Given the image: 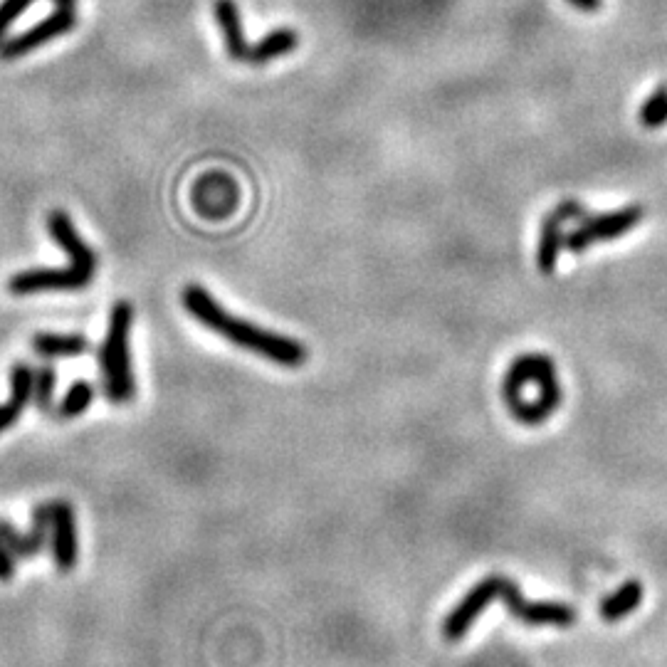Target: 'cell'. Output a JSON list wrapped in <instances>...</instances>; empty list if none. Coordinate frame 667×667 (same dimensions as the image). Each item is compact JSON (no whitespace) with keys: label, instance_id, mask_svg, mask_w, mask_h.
Wrapping results in <instances>:
<instances>
[{"label":"cell","instance_id":"obj_1","mask_svg":"<svg viewBox=\"0 0 667 667\" xmlns=\"http://www.w3.org/2000/svg\"><path fill=\"white\" fill-rule=\"evenodd\" d=\"M181 302L196 322H201L213 334L223 336L225 341H230L238 349L262 356V359L285 366V369H299V366L307 364L309 351L302 341L285 334L267 332V329L257 327L248 319L233 317L206 287L196 285V282L183 287Z\"/></svg>","mask_w":667,"mask_h":667},{"label":"cell","instance_id":"obj_2","mask_svg":"<svg viewBox=\"0 0 667 667\" xmlns=\"http://www.w3.org/2000/svg\"><path fill=\"white\" fill-rule=\"evenodd\" d=\"M502 398L519 423L542 425L559 411L564 398L554 361L546 354L517 356L504 374Z\"/></svg>","mask_w":667,"mask_h":667},{"label":"cell","instance_id":"obj_3","mask_svg":"<svg viewBox=\"0 0 667 667\" xmlns=\"http://www.w3.org/2000/svg\"><path fill=\"white\" fill-rule=\"evenodd\" d=\"M134 322V307L131 302H117L109 314V329L104 336L102 351H99V366H102V386L114 406H126L136 393L134 371H131L129 334Z\"/></svg>","mask_w":667,"mask_h":667},{"label":"cell","instance_id":"obj_4","mask_svg":"<svg viewBox=\"0 0 667 667\" xmlns=\"http://www.w3.org/2000/svg\"><path fill=\"white\" fill-rule=\"evenodd\" d=\"M495 591V598H502L504 608L517 618L519 623L529 628H571L579 613L561 601H527L519 591L517 581L507 579L502 574L487 576Z\"/></svg>","mask_w":667,"mask_h":667},{"label":"cell","instance_id":"obj_5","mask_svg":"<svg viewBox=\"0 0 667 667\" xmlns=\"http://www.w3.org/2000/svg\"><path fill=\"white\" fill-rule=\"evenodd\" d=\"M645 220V208L640 203L633 206H623L618 210H608V213H596L581 218L576 228H571L564 238V250L581 255V252L591 250L593 245L608 243V240H618L628 235L630 230L638 228Z\"/></svg>","mask_w":667,"mask_h":667},{"label":"cell","instance_id":"obj_6","mask_svg":"<svg viewBox=\"0 0 667 667\" xmlns=\"http://www.w3.org/2000/svg\"><path fill=\"white\" fill-rule=\"evenodd\" d=\"M94 275L97 272L84 270L75 262H70V267H33L10 277L8 290L15 297L42 292H77L84 290L94 280Z\"/></svg>","mask_w":667,"mask_h":667},{"label":"cell","instance_id":"obj_7","mask_svg":"<svg viewBox=\"0 0 667 667\" xmlns=\"http://www.w3.org/2000/svg\"><path fill=\"white\" fill-rule=\"evenodd\" d=\"M75 25H77L75 8H57L55 13L47 15L45 20H40L38 25L28 28L25 33L13 35V38L0 42V60L5 62L20 60V57L30 55V52H35L38 47L47 45V42L67 35Z\"/></svg>","mask_w":667,"mask_h":667},{"label":"cell","instance_id":"obj_8","mask_svg":"<svg viewBox=\"0 0 667 667\" xmlns=\"http://www.w3.org/2000/svg\"><path fill=\"white\" fill-rule=\"evenodd\" d=\"M586 213V206L579 201H564L559 203L549 215L544 218L542 230H539L537 243V267L544 277H551L559 265L561 250H564V225L581 220Z\"/></svg>","mask_w":667,"mask_h":667},{"label":"cell","instance_id":"obj_9","mask_svg":"<svg viewBox=\"0 0 667 667\" xmlns=\"http://www.w3.org/2000/svg\"><path fill=\"white\" fill-rule=\"evenodd\" d=\"M50 551L60 574L75 571L80 561V537H77L75 509L65 500L50 502Z\"/></svg>","mask_w":667,"mask_h":667},{"label":"cell","instance_id":"obj_10","mask_svg":"<svg viewBox=\"0 0 667 667\" xmlns=\"http://www.w3.org/2000/svg\"><path fill=\"white\" fill-rule=\"evenodd\" d=\"M0 539L8 546L15 559H33L42 549L50 546V502H42L33 509V527L28 534L18 532L10 522L0 519Z\"/></svg>","mask_w":667,"mask_h":667},{"label":"cell","instance_id":"obj_11","mask_svg":"<svg viewBox=\"0 0 667 667\" xmlns=\"http://www.w3.org/2000/svg\"><path fill=\"white\" fill-rule=\"evenodd\" d=\"M47 233L70 255V262L84 267V270L97 272V255H94V250L80 238L75 223H72L65 210H52V213L47 215Z\"/></svg>","mask_w":667,"mask_h":667},{"label":"cell","instance_id":"obj_12","mask_svg":"<svg viewBox=\"0 0 667 667\" xmlns=\"http://www.w3.org/2000/svg\"><path fill=\"white\" fill-rule=\"evenodd\" d=\"M33 383V366L25 364V361L13 364V371H10V398L0 406V435L13 428L23 418V413L28 411V406L33 403Z\"/></svg>","mask_w":667,"mask_h":667},{"label":"cell","instance_id":"obj_13","mask_svg":"<svg viewBox=\"0 0 667 667\" xmlns=\"http://www.w3.org/2000/svg\"><path fill=\"white\" fill-rule=\"evenodd\" d=\"M213 15H215V23H218L220 33H223L225 50H228L230 60L248 62L250 45H248V38H245L243 15H240L238 3H235V0H215Z\"/></svg>","mask_w":667,"mask_h":667},{"label":"cell","instance_id":"obj_14","mask_svg":"<svg viewBox=\"0 0 667 667\" xmlns=\"http://www.w3.org/2000/svg\"><path fill=\"white\" fill-rule=\"evenodd\" d=\"M302 42V35L294 28H272L270 33L262 35L255 45H250L248 62L255 67L270 65L272 60H280V57L292 55L294 50Z\"/></svg>","mask_w":667,"mask_h":667},{"label":"cell","instance_id":"obj_15","mask_svg":"<svg viewBox=\"0 0 667 667\" xmlns=\"http://www.w3.org/2000/svg\"><path fill=\"white\" fill-rule=\"evenodd\" d=\"M33 351L45 359H67L82 356L89 351V339L82 334H50L42 332L33 336Z\"/></svg>","mask_w":667,"mask_h":667},{"label":"cell","instance_id":"obj_16","mask_svg":"<svg viewBox=\"0 0 667 667\" xmlns=\"http://www.w3.org/2000/svg\"><path fill=\"white\" fill-rule=\"evenodd\" d=\"M643 584H640L638 579H628L626 584L621 588H616V591L611 593V596H606L601 601V618L608 623H616L621 621V618L630 616L633 611H638L640 603H643Z\"/></svg>","mask_w":667,"mask_h":667},{"label":"cell","instance_id":"obj_17","mask_svg":"<svg viewBox=\"0 0 667 667\" xmlns=\"http://www.w3.org/2000/svg\"><path fill=\"white\" fill-rule=\"evenodd\" d=\"M92 401H94V386L89 381H84V378H80V381H75L70 388H67L65 398H62L60 406L55 408L52 418L57 420L80 418L89 411Z\"/></svg>","mask_w":667,"mask_h":667},{"label":"cell","instance_id":"obj_18","mask_svg":"<svg viewBox=\"0 0 667 667\" xmlns=\"http://www.w3.org/2000/svg\"><path fill=\"white\" fill-rule=\"evenodd\" d=\"M55 383H57V376L52 366H40V369H35L33 403L38 411L47 413V416L55 413Z\"/></svg>","mask_w":667,"mask_h":667},{"label":"cell","instance_id":"obj_19","mask_svg":"<svg viewBox=\"0 0 667 667\" xmlns=\"http://www.w3.org/2000/svg\"><path fill=\"white\" fill-rule=\"evenodd\" d=\"M638 122L645 129H663L667 124V84L655 87V92L645 99L638 112Z\"/></svg>","mask_w":667,"mask_h":667},{"label":"cell","instance_id":"obj_20","mask_svg":"<svg viewBox=\"0 0 667 667\" xmlns=\"http://www.w3.org/2000/svg\"><path fill=\"white\" fill-rule=\"evenodd\" d=\"M33 3L35 0H3V3H0V42H3L10 25H13L15 20L25 13V8H30ZM52 3H55V8H75L77 0H52Z\"/></svg>","mask_w":667,"mask_h":667},{"label":"cell","instance_id":"obj_21","mask_svg":"<svg viewBox=\"0 0 667 667\" xmlns=\"http://www.w3.org/2000/svg\"><path fill=\"white\" fill-rule=\"evenodd\" d=\"M15 576V556L10 554L8 546L0 539V584H8Z\"/></svg>","mask_w":667,"mask_h":667},{"label":"cell","instance_id":"obj_22","mask_svg":"<svg viewBox=\"0 0 667 667\" xmlns=\"http://www.w3.org/2000/svg\"><path fill=\"white\" fill-rule=\"evenodd\" d=\"M569 3L581 13H596V10H601L603 0H569Z\"/></svg>","mask_w":667,"mask_h":667}]
</instances>
